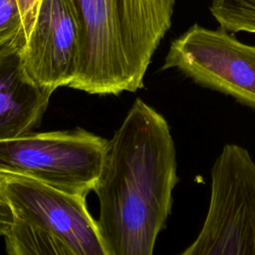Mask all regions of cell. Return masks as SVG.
<instances>
[{
    "instance_id": "5",
    "label": "cell",
    "mask_w": 255,
    "mask_h": 255,
    "mask_svg": "<svg viewBox=\"0 0 255 255\" xmlns=\"http://www.w3.org/2000/svg\"><path fill=\"white\" fill-rule=\"evenodd\" d=\"M177 69L196 84L255 108V46L221 27L192 25L170 43L161 70Z\"/></svg>"
},
{
    "instance_id": "1",
    "label": "cell",
    "mask_w": 255,
    "mask_h": 255,
    "mask_svg": "<svg viewBox=\"0 0 255 255\" xmlns=\"http://www.w3.org/2000/svg\"><path fill=\"white\" fill-rule=\"evenodd\" d=\"M176 153L166 120L137 98L109 140L94 188L97 222L109 255H153L178 181Z\"/></svg>"
},
{
    "instance_id": "4",
    "label": "cell",
    "mask_w": 255,
    "mask_h": 255,
    "mask_svg": "<svg viewBox=\"0 0 255 255\" xmlns=\"http://www.w3.org/2000/svg\"><path fill=\"white\" fill-rule=\"evenodd\" d=\"M210 175L203 225L179 255H255V161L247 154L221 153Z\"/></svg>"
},
{
    "instance_id": "2",
    "label": "cell",
    "mask_w": 255,
    "mask_h": 255,
    "mask_svg": "<svg viewBox=\"0 0 255 255\" xmlns=\"http://www.w3.org/2000/svg\"><path fill=\"white\" fill-rule=\"evenodd\" d=\"M81 26L70 88L119 95L143 87L153 53L171 26L175 0H72Z\"/></svg>"
},
{
    "instance_id": "6",
    "label": "cell",
    "mask_w": 255,
    "mask_h": 255,
    "mask_svg": "<svg viewBox=\"0 0 255 255\" xmlns=\"http://www.w3.org/2000/svg\"><path fill=\"white\" fill-rule=\"evenodd\" d=\"M0 192L14 219L51 234L76 255H109L86 197L11 173L0 174Z\"/></svg>"
},
{
    "instance_id": "12",
    "label": "cell",
    "mask_w": 255,
    "mask_h": 255,
    "mask_svg": "<svg viewBox=\"0 0 255 255\" xmlns=\"http://www.w3.org/2000/svg\"><path fill=\"white\" fill-rule=\"evenodd\" d=\"M39 2L40 0H18L21 15H22V20H23L24 44L33 27Z\"/></svg>"
},
{
    "instance_id": "8",
    "label": "cell",
    "mask_w": 255,
    "mask_h": 255,
    "mask_svg": "<svg viewBox=\"0 0 255 255\" xmlns=\"http://www.w3.org/2000/svg\"><path fill=\"white\" fill-rule=\"evenodd\" d=\"M23 45L20 34L0 48V140L29 133L40 123L52 95L25 71Z\"/></svg>"
},
{
    "instance_id": "9",
    "label": "cell",
    "mask_w": 255,
    "mask_h": 255,
    "mask_svg": "<svg viewBox=\"0 0 255 255\" xmlns=\"http://www.w3.org/2000/svg\"><path fill=\"white\" fill-rule=\"evenodd\" d=\"M4 237L8 255H76L56 237L18 219Z\"/></svg>"
},
{
    "instance_id": "11",
    "label": "cell",
    "mask_w": 255,
    "mask_h": 255,
    "mask_svg": "<svg viewBox=\"0 0 255 255\" xmlns=\"http://www.w3.org/2000/svg\"><path fill=\"white\" fill-rule=\"evenodd\" d=\"M20 34L23 20L18 0H0V48Z\"/></svg>"
},
{
    "instance_id": "10",
    "label": "cell",
    "mask_w": 255,
    "mask_h": 255,
    "mask_svg": "<svg viewBox=\"0 0 255 255\" xmlns=\"http://www.w3.org/2000/svg\"><path fill=\"white\" fill-rule=\"evenodd\" d=\"M209 9L222 29L255 34V0H211Z\"/></svg>"
},
{
    "instance_id": "3",
    "label": "cell",
    "mask_w": 255,
    "mask_h": 255,
    "mask_svg": "<svg viewBox=\"0 0 255 255\" xmlns=\"http://www.w3.org/2000/svg\"><path fill=\"white\" fill-rule=\"evenodd\" d=\"M109 140L77 128L0 140V174L26 176L87 197L101 175Z\"/></svg>"
},
{
    "instance_id": "13",
    "label": "cell",
    "mask_w": 255,
    "mask_h": 255,
    "mask_svg": "<svg viewBox=\"0 0 255 255\" xmlns=\"http://www.w3.org/2000/svg\"><path fill=\"white\" fill-rule=\"evenodd\" d=\"M14 223L13 213L0 192V236H4Z\"/></svg>"
},
{
    "instance_id": "7",
    "label": "cell",
    "mask_w": 255,
    "mask_h": 255,
    "mask_svg": "<svg viewBox=\"0 0 255 255\" xmlns=\"http://www.w3.org/2000/svg\"><path fill=\"white\" fill-rule=\"evenodd\" d=\"M81 52V26L72 0H40L31 32L21 48L30 78L53 94L75 80Z\"/></svg>"
}]
</instances>
